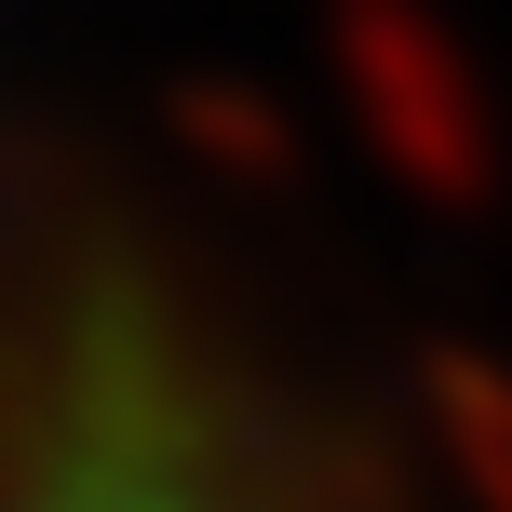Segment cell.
<instances>
[{
    "label": "cell",
    "instance_id": "obj_1",
    "mask_svg": "<svg viewBox=\"0 0 512 512\" xmlns=\"http://www.w3.org/2000/svg\"><path fill=\"white\" fill-rule=\"evenodd\" d=\"M0 512H256V499H243L230 445L203 432V405L162 378V351L108 337L54 391L41 445L0 472Z\"/></svg>",
    "mask_w": 512,
    "mask_h": 512
}]
</instances>
